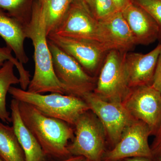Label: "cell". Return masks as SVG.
<instances>
[{
  "mask_svg": "<svg viewBox=\"0 0 161 161\" xmlns=\"http://www.w3.org/2000/svg\"><path fill=\"white\" fill-rule=\"evenodd\" d=\"M26 38L31 40L34 47L35 71L27 91L42 94L58 93L67 95L63 85L55 75L51 53L47 42L44 14L39 2L35 0L31 18L25 23Z\"/></svg>",
  "mask_w": 161,
  "mask_h": 161,
  "instance_id": "1",
  "label": "cell"
},
{
  "mask_svg": "<svg viewBox=\"0 0 161 161\" xmlns=\"http://www.w3.org/2000/svg\"><path fill=\"white\" fill-rule=\"evenodd\" d=\"M23 122L38 141L45 155L61 159L71 156L68 150L75 131L69 124L44 115L30 104L19 102Z\"/></svg>",
  "mask_w": 161,
  "mask_h": 161,
  "instance_id": "2",
  "label": "cell"
},
{
  "mask_svg": "<svg viewBox=\"0 0 161 161\" xmlns=\"http://www.w3.org/2000/svg\"><path fill=\"white\" fill-rule=\"evenodd\" d=\"M9 93L14 99L31 105L44 115L63 120L73 126L80 115L90 110L82 98L75 95L58 93L44 95L12 86Z\"/></svg>",
  "mask_w": 161,
  "mask_h": 161,
  "instance_id": "3",
  "label": "cell"
},
{
  "mask_svg": "<svg viewBox=\"0 0 161 161\" xmlns=\"http://www.w3.org/2000/svg\"><path fill=\"white\" fill-rule=\"evenodd\" d=\"M126 53L112 49L106 55L93 91L104 100L122 103L130 92L125 65Z\"/></svg>",
  "mask_w": 161,
  "mask_h": 161,
  "instance_id": "4",
  "label": "cell"
},
{
  "mask_svg": "<svg viewBox=\"0 0 161 161\" xmlns=\"http://www.w3.org/2000/svg\"><path fill=\"white\" fill-rule=\"evenodd\" d=\"M75 136L68 146L71 156H81L89 161H102L105 153V131L91 110L80 115L75 125Z\"/></svg>",
  "mask_w": 161,
  "mask_h": 161,
  "instance_id": "5",
  "label": "cell"
},
{
  "mask_svg": "<svg viewBox=\"0 0 161 161\" xmlns=\"http://www.w3.org/2000/svg\"><path fill=\"white\" fill-rule=\"evenodd\" d=\"M51 53L54 70L67 95L82 98L85 94L95 89V79L69 55L47 39Z\"/></svg>",
  "mask_w": 161,
  "mask_h": 161,
  "instance_id": "6",
  "label": "cell"
},
{
  "mask_svg": "<svg viewBox=\"0 0 161 161\" xmlns=\"http://www.w3.org/2000/svg\"><path fill=\"white\" fill-rule=\"evenodd\" d=\"M82 99L96 115L114 146L127 126L136 119L122 103L104 100L93 92L86 93Z\"/></svg>",
  "mask_w": 161,
  "mask_h": 161,
  "instance_id": "7",
  "label": "cell"
},
{
  "mask_svg": "<svg viewBox=\"0 0 161 161\" xmlns=\"http://www.w3.org/2000/svg\"><path fill=\"white\" fill-rule=\"evenodd\" d=\"M51 34L95 40L105 45L100 23L93 17L81 0L73 1L62 22Z\"/></svg>",
  "mask_w": 161,
  "mask_h": 161,
  "instance_id": "8",
  "label": "cell"
},
{
  "mask_svg": "<svg viewBox=\"0 0 161 161\" xmlns=\"http://www.w3.org/2000/svg\"><path fill=\"white\" fill-rule=\"evenodd\" d=\"M142 121L135 119L124 130L114 148L104 153L102 161H118L133 157L153 158L148 138L152 132Z\"/></svg>",
  "mask_w": 161,
  "mask_h": 161,
  "instance_id": "9",
  "label": "cell"
},
{
  "mask_svg": "<svg viewBox=\"0 0 161 161\" xmlns=\"http://www.w3.org/2000/svg\"><path fill=\"white\" fill-rule=\"evenodd\" d=\"M47 38L74 58L92 76L98 69L109 51L103 43L95 40L68 37L55 34L48 35Z\"/></svg>",
  "mask_w": 161,
  "mask_h": 161,
  "instance_id": "10",
  "label": "cell"
},
{
  "mask_svg": "<svg viewBox=\"0 0 161 161\" xmlns=\"http://www.w3.org/2000/svg\"><path fill=\"white\" fill-rule=\"evenodd\" d=\"M136 119L145 123L153 132L161 123V93L151 85L130 88L122 102Z\"/></svg>",
  "mask_w": 161,
  "mask_h": 161,
  "instance_id": "11",
  "label": "cell"
},
{
  "mask_svg": "<svg viewBox=\"0 0 161 161\" xmlns=\"http://www.w3.org/2000/svg\"><path fill=\"white\" fill-rule=\"evenodd\" d=\"M161 51V43L147 54L127 53L125 65L130 88L151 85L158 59Z\"/></svg>",
  "mask_w": 161,
  "mask_h": 161,
  "instance_id": "12",
  "label": "cell"
},
{
  "mask_svg": "<svg viewBox=\"0 0 161 161\" xmlns=\"http://www.w3.org/2000/svg\"><path fill=\"white\" fill-rule=\"evenodd\" d=\"M121 12L136 45H149L158 40V26L146 10L131 1Z\"/></svg>",
  "mask_w": 161,
  "mask_h": 161,
  "instance_id": "13",
  "label": "cell"
},
{
  "mask_svg": "<svg viewBox=\"0 0 161 161\" xmlns=\"http://www.w3.org/2000/svg\"><path fill=\"white\" fill-rule=\"evenodd\" d=\"M99 22L103 31L105 45L109 50L128 53L136 45L121 12H116Z\"/></svg>",
  "mask_w": 161,
  "mask_h": 161,
  "instance_id": "14",
  "label": "cell"
},
{
  "mask_svg": "<svg viewBox=\"0 0 161 161\" xmlns=\"http://www.w3.org/2000/svg\"><path fill=\"white\" fill-rule=\"evenodd\" d=\"M25 25V23L19 19L0 9V36L22 64L29 61L24 48L26 38Z\"/></svg>",
  "mask_w": 161,
  "mask_h": 161,
  "instance_id": "15",
  "label": "cell"
},
{
  "mask_svg": "<svg viewBox=\"0 0 161 161\" xmlns=\"http://www.w3.org/2000/svg\"><path fill=\"white\" fill-rule=\"evenodd\" d=\"M19 103L13 98L10 103L11 123L25 156V161H44L46 156L38 141L23 122Z\"/></svg>",
  "mask_w": 161,
  "mask_h": 161,
  "instance_id": "16",
  "label": "cell"
},
{
  "mask_svg": "<svg viewBox=\"0 0 161 161\" xmlns=\"http://www.w3.org/2000/svg\"><path fill=\"white\" fill-rule=\"evenodd\" d=\"M0 158L3 161H25L14 129L0 122Z\"/></svg>",
  "mask_w": 161,
  "mask_h": 161,
  "instance_id": "17",
  "label": "cell"
},
{
  "mask_svg": "<svg viewBox=\"0 0 161 161\" xmlns=\"http://www.w3.org/2000/svg\"><path fill=\"white\" fill-rule=\"evenodd\" d=\"M44 14L47 36L62 22L74 0H36Z\"/></svg>",
  "mask_w": 161,
  "mask_h": 161,
  "instance_id": "18",
  "label": "cell"
},
{
  "mask_svg": "<svg viewBox=\"0 0 161 161\" xmlns=\"http://www.w3.org/2000/svg\"><path fill=\"white\" fill-rule=\"evenodd\" d=\"M14 67L8 60L0 69V119L7 124L11 123V117L6 108V96L12 86L20 83L19 78L14 74Z\"/></svg>",
  "mask_w": 161,
  "mask_h": 161,
  "instance_id": "19",
  "label": "cell"
},
{
  "mask_svg": "<svg viewBox=\"0 0 161 161\" xmlns=\"http://www.w3.org/2000/svg\"><path fill=\"white\" fill-rule=\"evenodd\" d=\"M35 0H0V9L24 23L31 18Z\"/></svg>",
  "mask_w": 161,
  "mask_h": 161,
  "instance_id": "20",
  "label": "cell"
},
{
  "mask_svg": "<svg viewBox=\"0 0 161 161\" xmlns=\"http://www.w3.org/2000/svg\"><path fill=\"white\" fill-rule=\"evenodd\" d=\"M83 2L98 21L104 19L119 11L112 0H84Z\"/></svg>",
  "mask_w": 161,
  "mask_h": 161,
  "instance_id": "21",
  "label": "cell"
},
{
  "mask_svg": "<svg viewBox=\"0 0 161 161\" xmlns=\"http://www.w3.org/2000/svg\"><path fill=\"white\" fill-rule=\"evenodd\" d=\"M12 51L8 47H0V69L3 66L6 61H11L17 69L19 75L20 84L21 89L27 90L30 82L31 75L29 72L26 70L23 64L20 63L16 58L12 54Z\"/></svg>",
  "mask_w": 161,
  "mask_h": 161,
  "instance_id": "22",
  "label": "cell"
},
{
  "mask_svg": "<svg viewBox=\"0 0 161 161\" xmlns=\"http://www.w3.org/2000/svg\"><path fill=\"white\" fill-rule=\"evenodd\" d=\"M146 10L155 20L158 27V40L161 43V0H131Z\"/></svg>",
  "mask_w": 161,
  "mask_h": 161,
  "instance_id": "23",
  "label": "cell"
},
{
  "mask_svg": "<svg viewBox=\"0 0 161 161\" xmlns=\"http://www.w3.org/2000/svg\"><path fill=\"white\" fill-rule=\"evenodd\" d=\"M151 86L161 93V51L158 59Z\"/></svg>",
  "mask_w": 161,
  "mask_h": 161,
  "instance_id": "24",
  "label": "cell"
},
{
  "mask_svg": "<svg viewBox=\"0 0 161 161\" xmlns=\"http://www.w3.org/2000/svg\"><path fill=\"white\" fill-rule=\"evenodd\" d=\"M151 149L153 157L161 155V140L158 142H154Z\"/></svg>",
  "mask_w": 161,
  "mask_h": 161,
  "instance_id": "25",
  "label": "cell"
},
{
  "mask_svg": "<svg viewBox=\"0 0 161 161\" xmlns=\"http://www.w3.org/2000/svg\"><path fill=\"white\" fill-rule=\"evenodd\" d=\"M119 11H121L131 2V0H112Z\"/></svg>",
  "mask_w": 161,
  "mask_h": 161,
  "instance_id": "26",
  "label": "cell"
},
{
  "mask_svg": "<svg viewBox=\"0 0 161 161\" xmlns=\"http://www.w3.org/2000/svg\"><path fill=\"white\" fill-rule=\"evenodd\" d=\"M53 161H89L81 156H70L66 158Z\"/></svg>",
  "mask_w": 161,
  "mask_h": 161,
  "instance_id": "27",
  "label": "cell"
},
{
  "mask_svg": "<svg viewBox=\"0 0 161 161\" xmlns=\"http://www.w3.org/2000/svg\"><path fill=\"white\" fill-rule=\"evenodd\" d=\"M123 161H152L151 159L146 157H133L123 160Z\"/></svg>",
  "mask_w": 161,
  "mask_h": 161,
  "instance_id": "28",
  "label": "cell"
},
{
  "mask_svg": "<svg viewBox=\"0 0 161 161\" xmlns=\"http://www.w3.org/2000/svg\"><path fill=\"white\" fill-rule=\"evenodd\" d=\"M161 140V125L159 127L158 131L157 132V136L156 138L155 139V140L154 142H158Z\"/></svg>",
  "mask_w": 161,
  "mask_h": 161,
  "instance_id": "29",
  "label": "cell"
},
{
  "mask_svg": "<svg viewBox=\"0 0 161 161\" xmlns=\"http://www.w3.org/2000/svg\"><path fill=\"white\" fill-rule=\"evenodd\" d=\"M158 158V161H161V155L157 157Z\"/></svg>",
  "mask_w": 161,
  "mask_h": 161,
  "instance_id": "30",
  "label": "cell"
},
{
  "mask_svg": "<svg viewBox=\"0 0 161 161\" xmlns=\"http://www.w3.org/2000/svg\"><path fill=\"white\" fill-rule=\"evenodd\" d=\"M0 161H3V160L1 158H0Z\"/></svg>",
  "mask_w": 161,
  "mask_h": 161,
  "instance_id": "31",
  "label": "cell"
},
{
  "mask_svg": "<svg viewBox=\"0 0 161 161\" xmlns=\"http://www.w3.org/2000/svg\"><path fill=\"white\" fill-rule=\"evenodd\" d=\"M81 1H83H83H84V0H81Z\"/></svg>",
  "mask_w": 161,
  "mask_h": 161,
  "instance_id": "32",
  "label": "cell"
},
{
  "mask_svg": "<svg viewBox=\"0 0 161 161\" xmlns=\"http://www.w3.org/2000/svg\"><path fill=\"white\" fill-rule=\"evenodd\" d=\"M118 161H123V160Z\"/></svg>",
  "mask_w": 161,
  "mask_h": 161,
  "instance_id": "33",
  "label": "cell"
}]
</instances>
